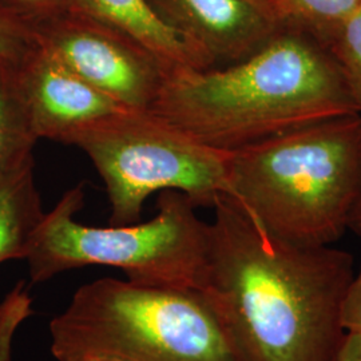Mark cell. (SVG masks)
Returning <instances> with one entry per match:
<instances>
[{"label": "cell", "mask_w": 361, "mask_h": 361, "mask_svg": "<svg viewBox=\"0 0 361 361\" xmlns=\"http://www.w3.org/2000/svg\"><path fill=\"white\" fill-rule=\"evenodd\" d=\"M150 1L216 66L246 59L289 26L264 0Z\"/></svg>", "instance_id": "obj_8"}, {"label": "cell", "mask_w": 361, "mask_h": 361, "mask_svg": "<svg viewBox=\"0 0 361 361\" xmlns=\"http://www.w3.org/2000/svg\"><path fill=\"white\" fill-rule=\"evenodd\" d=\"M38 141L18 62L0 56V182L34 162Z\"/></svg>", "instance_id": "obj_11"}, {"label": "cell", "mask_w": 361, "mask_h": 361, "mask_svg": "<svg viewBox=\"0 0 361 361\" xmlns=\"http://www.w3.org/2000/svg\"><path fill=\"white\" fill-rule=\"evenodd\" d=\"M264 1H265V3H268L269 6H271V7H273V8L277 11V8H276V6H274V0H264ZM277 13H279V11H277ZM279 15H280V13H279ZM281 19H283V18H281ZM283 20H284V19H283ZM286 25H288V23H286Z\"/></svg>", "instance_id": "obj_22"}, {"label": "cell", "mask_w": 361, "mask_h": 361, "mask_svg": "<svg viewBox=\"0 0 361 361\" xmlns=\"http://www.w3.org/2000/svg\"><path fill=\"white\" fill-rule=\"evenodd\" d=\"M58 361H246L201 289L99 279L82 285L50 323Z\"/></svg>", "instance_id": "obj_4"}, {"label": "cell", "mask_w": 361, "mask_h": 361, "mask_svg": "<svg viewBox=\"0 0 361 361\" xmlns=\"http://www.w3.org/2000/svg\"><path fill=\"white\" fill-rule=\"evenodd\" d=\"M34 168L35 162H31L0 182V264L8 259H26L46 214Z\"/></svg>", "instance_id": "obj_12"}, {"label": "cell", "mask_w": 361, "mask_h": 361, "mask_svg": "<svg viewBox=\"0 0 361 361\" xmlns=\"http://www.w3.org/2000/svg\"><path fill=\"white\" fill-rule=\"evenodd\" d=\"M341 322L345 334L361 335V265L349 283L343 302Z\"/></svg>", "instance_id": "obj_17"}, {"label": "cell", "mask_w": 361, "mask_h": 361, "mask_svg": "<svg viewBox=\"0 0 361 361\" xmlns=\"http://www.w3.org/2000/svg\"><path fill=\"white\" fill-rule=\"evenodd\" d=\"M32 44V27L0 8V56L19 62Z\"/></svg>", "instance_id": "obj_15"}, {"label": "cell", "mask_w": 361, "mask_h": 361, "mask_svg": "<svg viewBox=\"0 0 361 361\" xmlns=\"http://www.w3.org/2000/svg\"><path fill=\"white\" fill-rule=\"evenodd\" d=\"M233 200L258 226L301 245H332L361 189V116L325 119L231 152Z\"/></svg>", "instance_id": "obj_3"}, {"label": "cell", "mask_w": 361, "mask_h": 361, "mask_svg": "<svg viewBox=\"0 0 361 361\" xmlns=\"http://www.w3.org/2000/svg\"><path fill=\"white\" fill-rule=\"evenodd\" d=\"M274 6L285 23L326 46L338 27L360 8L361 0H274Z\"/></svg>", "instance_id": "obj_13"}, {"label": "cell", "mask_w": 361, "mask_h": 361, "mask_svg": "<svg viewBox=\"0 0 361 361\" xmlns=\"http://www.w3.org/2000/svg\"><path fill=\"white\" fill-rule=\"evenodd\" d=\"M332 54L361 116V6L325 46Z\"/></svg>", "instance_id": "obj_14"}, {"label": "cell", "mask_w": 361, "mask_h": 361, "mask_svg": "<svg viewBox=\"0 0 361 361\" xmlns=\"http://www.w3.org/2000/svg\"><path fill=\"white\" fill-rule=\"evenodd\" d=\"M65 10L133 39L159 58L170 73L216 67L205 52L169 25L150 0H65Z\"/></svg>", "instance_id": "obj_10"}, {"label": "cell", "mask_w": 361, "mask_h": 361, "mask_svg": "<svg viewBox=\"0 0 361 361\" xmlns=\"http://www.w3.org/2000/svg\"><path fill=\"white\" fill-rule=\"evenodd\" d=\"M201 290L246 361H336L353 257L273 235L232 197L213 205Z\"/></svg>", "instance_id": "obj_1"}, {"label": "cell", "mask_w": 361, "mask_h": 361, "mask_svg": "<svg viewBox=\"0 0 361 361\" xmlns=\"http://www.w3.org/2000/svg\"><path fill=\"white\" fill-rule=\"evenodd\" d=\"M336 361H361V335H345Z\"/></svg>", "instance_id": "obj_18"}, {"label": "cell", "mask_w": 361, "mask_h": 361, "mask_svg": "<svg viewBox=\"0 0 361 361\" xmlns=\"http://www.w3.org/2000/svg\"><path fill=\"white\" fill-rule=\"evenodd\" d=\"M70 361H123L116 357H111V356H102V355H91V356H82V357H77L74 360Z\"/></svg>", "instance_id": "obj_21"}, {"label": "cell", "mask_w": 361, "mask_h": 361, "mask_svg": "<svg viewBox=\"0 0 361 361\" xmlns=\"http://www.w3.org/2000/svg\"><path fill=\"white\" fill-rule=\"evenodd\" d=\"M349 229H352L356 234L361 235V189L357 197V201L352 210L350 219H349Z\"/></svg>", "instance_id": "obj_20"}, {"label": "cell", "mask_w": 361, "mask_h": 361, "mask_svg": "<svg viewBox=\"0 0 361 361\" xmlns=\"http://www.w3.org/2000/svg\"><path fill=\"white\" fill-rule=\"evenodd\" d=\"M150 111L226 152L359 114L332 54L292 26L237 63L170 73Z\"/></svg>", "instance_id": "obj_2"}, {"label": "cell", "mask_w": 361, "mask_h": 361, "mask_svg": "<svg viewBox=\"0 0 361 361\" xmlns=\"http://www.w3.org/2000/svg\"><path fill=\"white\" fill-rule=\"evenodd\" d=\"M83 185L67 190L44 214L27 253L31 283L89 265L125 271L131 283L200 289L207 269L209 224L186 195L168 190L146 222L87 226L75 219Z\"/></svg>", "instance_id": "obj_5"}, {"label": "cell", "mask_w": 361, "mask_h": 361, "mask_svg": "<svg viewBox=\"0 0 361 361\" xmlns=\"http://www.w3.org/2000/svg\"><path fill=\"white\" fill-rule=\"evenodd\" d=\"M0 8L32 27L65 11V0H0Z\"/></svg>", "instance_id": "obj_16"}, {"label": "cell", "mask_w": 361, "mask_h": 361, "mask_svg": "<svg viewBox=\"0 0 361 361\" xmlns=\"http://www.w3.org/2000/svg\"><path fill=\"white\" fill-rule=\"evenodd\" d=\"M18 71L39 140L71 145L80 131L128 110L35 42L18 62Z\"/></svg>", "instance_id": "obj_9"}, {"label": "cell", "mask_w": 361, "mask_h": 361, "mask_svg": "<svg viewBox=\"0 0 361 361\" xmlns=\"http://www.w3.org/2000/svg\"><path fill=\"white\" fill-rule=\"evenodd\" d=\"M15 332L13 325L0 324V361H10V350Z\"/></svg>", "instance_id": "obj_19"}, {"label": "cell", "mask_w": 361, "mask_h": 361, "mask_svg": "<svg viewBox=\"0 0 361 361\" xmlns=\"http://www.w3.org/2000/svg\"><path fill=\"white\" fill-rule=\"evenodd\" d=\"M32 31L35 44L128 110L150 111L170 74L140 43L79 13L65 10Z\"/></svg>", "instance_id": "obj_7"}, {"label": "cell", "mask_w": 361, "mask_h": 361, "mask_svg": "<svg viewBox=\"0 0 361 361\" xmlns=\"http://www.w3.org/2000/svg\"><path fill=\"white\" fill-rule=\"evenodd\" d=\"M104 180L110 225L141 221L152 194L174 190L194 207L232 195L231 152L195 141L153 111L126 110L75 135Z\"/></svg>", "instance_id": "obj_6"}]
</instances>
